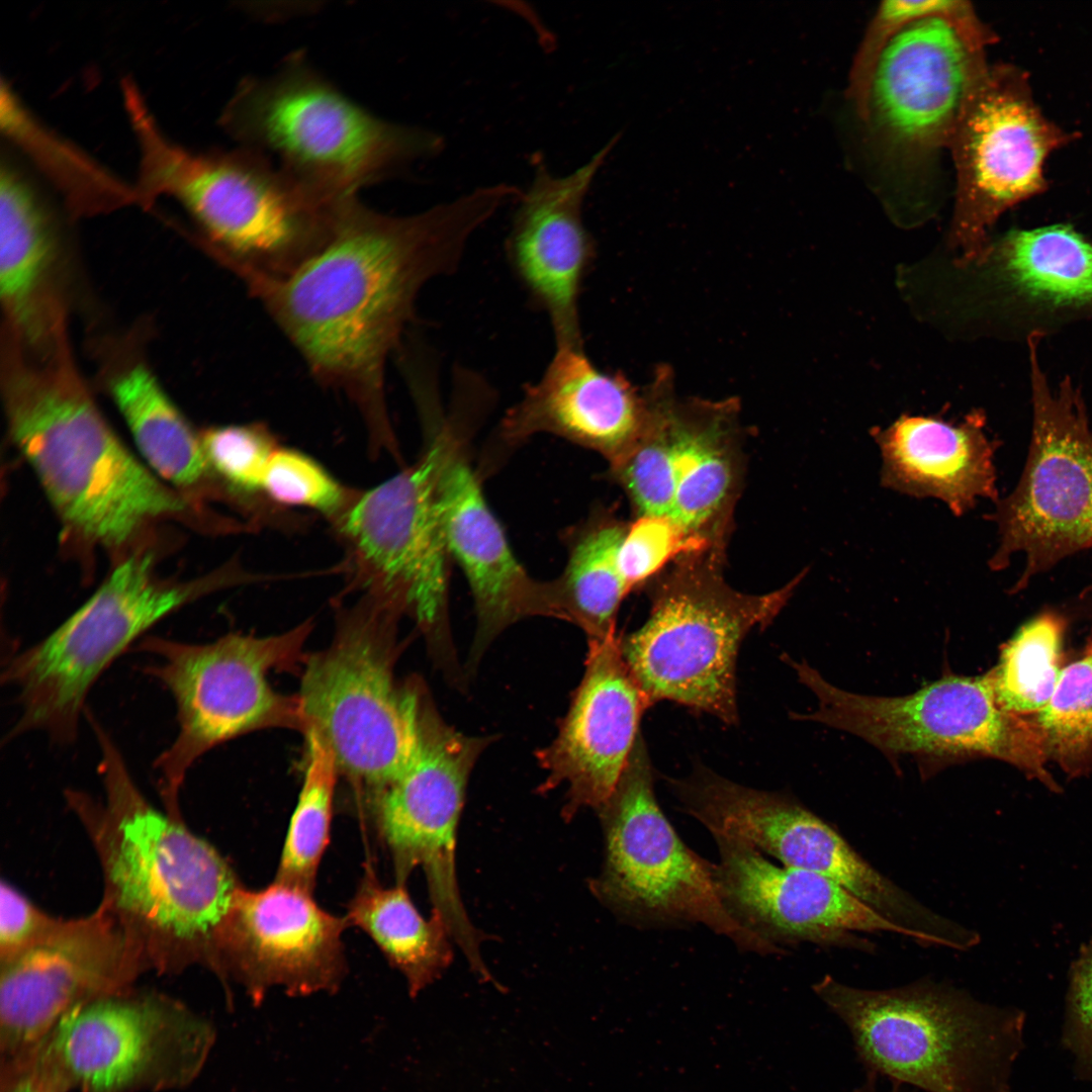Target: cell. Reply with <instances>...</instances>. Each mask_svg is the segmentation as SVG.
Instances as JSON below:
<instances>
[{"label": "cell", "instance_id": "obj_1", "mask_svg": "<svg viewBox=\"0 0 1092 1092\" xmlns=\"http://www.w3.org/2000/svg\"><path fill=\"white\" fill-rule=\"evenodd\" d=\"M517 196L516 186L499 183L402 216L350 196L336 205L323 247L289 273L235 270L315 379L354 402L373 454L400 457L385 366L403 344L421 289L452 275L473 234Z\"/></svg>", "mask_w": 1092, "mask_h": 1092}, {"label": "cell", "instance_id": "obj_2", "mask_svg": "<svg viewBox=\"0 0 1092 1092\" xmlns=\"http://www.w3.org/2000/svg\"><path fill=\"white\" fill-rule=\"evenodd\" d=\"M5 405L13 442L81 539L118 548L190 510L126 449L66 369L13 371Z\"/></svg>", "mask_w": 1092, "mask_h": 1092}, {"label": "cell", "instance_id": "obj_3", "mask_svg": "<svg viewBox=\"0 0 1092 1092\" xmlns=\"http://www.w3.org/2000/svg\"><path fill=\"white\" fill-rule=\"evenodd\" d=\"M129 121L140 151V203L177 199L234 269L285 275L328 240L338 202L265 155L245 147L191 152L169 140L147 107L134 109Z\"/></svg>", "mask_w": 1092, "mask_h": 1092}, {"label": "cell", "instance_id": "obj_4", "mask_svg": "<svg viewBox=\"0 0 1092 1092\" xmlns=\"http://www.w3.org/2000/svg\"><path fill=\"white\" fill-rule=\"evenodd\" d=\"M219 120L241 147L265 155L330 202L443 148L437 133L358 105L299 52L270 75L244 79Z\"/></svg>", "mask_w": 1092, "mask_h": 1092}, {"label": "cell", "instance_id": "obj_5", "mask_svg": "<svg viewBox=\"0 0 1092 1092\" xmlns=\"http://www.w3.org/2000/svg\"><path fill=\"white\" fill-rule=\"evenodd\" d=\"M153 562L146 551L123 559L53 632L9 656L1 679L16 691L19 713L7 741L40 732L58 745L73 743L91 689L149 629L212 590L255 580L231 565L194 581L163 582Z\"/></svg>", "mask_w": 1092, "mask_h": 1092}, {"label": "cell", "instance_id": "obj_6", "mask_svg": "<svg viewBox=\"0 0 1092 1092\" xmlns=\"http://www.w3.org/2000/svg\"><path fill=\"white\" fill-rule=\"evenodd\" d=\"M719 557L718 547L681 554L654 587L645 623L619 643L650 706L670 701L734 725L741 643L774 621L805 571L781 588L748 595L724 580Z\"/></svg>", "mask_w": 1092, "mask_h": 1092}, {"label": "cell", "instance_id": "obj_7", "mask_svg": "<svg viewBox=\"0 0 1092 1092\" xmlns=\"http://www.w3.org/2000/svg\"><path fill=\"white\" fill-rule=\"evenodd\" d=\"M399 617L364 593L339 614L331 644L306 656L297 695L303 734H315L339 774L373 794L402 771L417 746L422 687L398 688L393 675Z\"/></svg>", "mask_w": 1092, "mask_h": 1092}, {"label": "cell", "instance_id": "obj_8", "mask_svg": "<svg viewBox=\"0 0 1092 1092\" xmlns=\"http://www.w3.org/2000/svg\"><path fill=\"white\" fill-rule=\"evenodd\" d=\"M812 988L866 1073L925 1092H998L1006 1019L962 988L919 979L870 990L829 975Z\"/></svg>", "mask_w": 1092, "mask_h": 1092}, {"label": "cell", "instance_id": "obj_9", "mask_svg": "<svg viewBox=\"0 0 1092 1092\" xmlns=\"http://www.w3.org/2000/svg\"><path fill=\"white\" fill-rule=\"evenodd\" d=\"M419 459L367 490H356L332 523L346 545L351 587L412 617L442 665L456 661L448 622L451 558L439 494L442 462L454 432L434 415L422 423Z\"/></svg>", "mask_w": 1092, "mask_h": 1092}, {"label": "cell", "instance_id": "obj_10", "mask_svg": "<svg viewBox=\"0 0 1092 1092\" xmlns=\"http://www.w3.org/2000/svg\"><path fill=\"white\" fill-rule=\"evenodd\" d=\"M817 698V709L792 714L852 733L894 760L914 756L929 772L940 765L988 757L1007 762L1055 793L1060 785L1046 769L1043 737L1033 718L998 701L989 672L945 674L901 697L853 694L828 682L806 662L784 657Z\"/></svg>", "mask_w": 1092, "mask_h": 1092}, {"label": "cell", "instance_id": "obj_11", "mask_svg": "<svg viewBox=\"0 0 1092 1092\" xmlns=\"http://www.w3.org/2000/svg\"><path fill=\"white\" fill-rule=\"evenodd\" d=\"M311 629L305 621L264 637L230 633L189 643L151 635L134 645L153 657L144 671L168 690L176 707L177 734L154 761L169 795L202 755L225 741L266 728L303 733L298 696L276 692L267 675L304 662Z\"/></svg>", "mask_w": 1092, "mask_h": 1092}, {"label": "cell", "instance_id": "obj_12", "mask_svg": "<svg viewBox=\"0 0 1092 1092\" xmlns=\"http://www.w3.org/2000/svg\"><path fill=\"white\" fill-rule=\"evenodd\" d=\"M598 811L606 854L593 889L615 913L641 927L701 924L744 951L784 953L732 916L720 894L716 864L689 848L661 811L641 734Z\"/></svg>", "mask_w": 1092, "mask_h": 1092}, {"label": "cell", "instance_id": "obj_13", "mask_svg": "<svg viewBox=\"0 0 1092 1092\" xmlns=\"http://www.w3.org/2000/svg\"><path fill=\"white\" fill-rule=\"evenodd\" d=\"M214 1037L209 1021L171 1000L111 994L73 1008L1 1077L46 1092L179 1089L199 1075Z\"/></svg>", "mask_w": 1092, "mask_h": 1092}, {"label": "cell", "instance_id": "obj_14", "mask_svg": "<svg viewBox=\"0 0 1092 1092\" xmlns=\"http://www.w3.org/2000/svg\"><path fill=\"white\" fill-rule=\"evenodd\" d=\"M1039 332L1028 337L1032 432L1017 485L986 519L998 528L989 560L1005 569L1021 553L1024 568L1013 592L1064 558L1092 549V427L1069 377L1052 389L1037 359Z\"/></svg>", "mask_w": 1092, "mask_h": 1092}, {"label": "cell", "instance_id": "obj_15", "mask_svg": "<svg viewBox=\"0 0 1092 1092\" xmlns=\"http://www.w3.org/2000/svg\"><path fill=\"white\" fill-rule=\"evenodd\" d=\"M92 730L118 817L109 877L119 905L180 938L217 937L241 887L232 869L210 844L149 806L111 736L99 723Z\"/></svg>", "mask_w": 1092, "mask_h": 1092}, {"label": "cell", "instance_id": "obj_16", "mask_svg": "<svg viewBox=\"0 0 1092 1092\" xmlns=\"http://www.w3.org/2000/svg\"><path fill=\"white\" fill-rule=\"evenodd\" d=\"M417 746L405 767L374 794L378 832L391 855L397 884L422 867L433 916L465 954L479 949V935L461 902L455 843L470 772L491 737L469 736L449 725L422 688Z\"/></svg>", "mask_w": 1092, "mask_h": 1092}, {"label": "cell", "instance_id": "obj_17", "mask_svg": "<svg viewBox=\"0 0 1092 1092\" xmlns=\"http://www.w3.org/2000/svg\"><path fill=\"white\" fill-rule=\"evenodd\" d=\"M1070 139L1035 105L1024 73L1009 66L987 70L949 144L958 177L950 243L963 262H983L988 230L1004 211L1045 189L1044 162Z\"/></svg>", "mask_w": 1092, "mask_h": 1092}, {"label": "cell", "instance_id": "obj_18", "mask_svg": "<svg viewBox=\"0 0 1092 1092\" xmlns=\"http://www.w3.org/2000/svg\"><path fill=\"white\" fill-rule=\"evenodd\" d=\"M993 39L974 9L907 23L876 63L862 115L907 149L949 146L970 93L989 69L984 50Z\"/></svg>", "mask_w": 1092, "mask_h": 1092}, {"label": "cell", "instance_id": "obj_19", "mask_svg": "<svg viewBox=\"0 0 1092 1092\" xmlns=\"http://www.w3.org/2000/svg\"><path fill=\"white\" fill-rule=\"evenodd\" d=\"M311 894L276 880L263 889H238L216 939L254 1003L275 986L298 996L339 987L349 924Z\"/></svg>", "mask_w": 1092, "mask_h": 1092}, {"label": "cell", "instance_id": "obj_20", "mask_svg": "<svg viewBox=\"0 0 1092 1092\" xmlns=\"http://www.w3.org/2000/svg\"><path fill=\"white\" fill-rule=\"evenodd\" d=\"M619 136L564 176L534 160L506 240L510 267L533 306L550 323L555 346H582L579 295L594 253L582 218L590 184Z\"/></svg>", "mask_w": 1092, "mask_h": 1092}, {"label": "cell", "instance_id": "obj_21", "mask_svg": "<svg viewBox=\"0 0 1092 1092\" xmlns=\"http://www.w3.org/2000/svg\"><path fill=\"white\" fill-rule=\"evenodd\" d=\"M475 428L461 422L455 429L438 484L450 555L461 567L474 601L476 630L468 661L473 668L514 623L557 617L553 580L535 579L518 561L471 467L467 442Z\"/></svg>", "mask_w": 1092, "mask_h": 1092}, {"label": "cell", "instance_id": "obj_22", "mask_svg": "<svg viewBox=\"0 0 1092 1092\" xmlns=\"http://www.w3.org/2000/svg\"><path fill=\"white\" fill-rule=\"evenodd\" d=\"M720 861L716 878L732 916L763 939L858 946L855 932H890L911 938L845 889L817 873L777 866L746 841L714 835Z\"/></svg>", "mask_w": 1092, "mask_h": 1092}, {"label": "cell", "instance_id": "obj_23", "mask_svg": "<svg viewBox=\"0 0 1092 1092\" xmlns=\"http://www.w3.org/2000/svg\"><path fill=\"white\" fill-rule=\"evenodd\" d=\"M650 707L633 677L619 637L588 640L585 669L556 737L537 752L542 790L566 785L565 811L599 809L614 792Z\"/></svg>", "mask_w": 1092, "mask_h": 1092}, {"label": "cell", "instance_id": "obj_24", "mask_svg": "<svg viewBox=\"0 0 1092 1092\" xmlns=\"http://www.w3.org/2000/svg\"><path fill=\"white\" fill-rule=\"evenodd\" d=\"M649 412L627 380L599 369L583 346H555L540 378L527 383L503 416L495 437L514 447L537 434L555 435L614 467L639 440Z\"/></svg>", "mask_w": 1092, "mask_h": 1092}, {"label": "cell", "instance_id": "obj_25", "mask_svg": "<svg viewBox=\"0 0 1092 1092\" xmlns=\"http://www.w3.org/2000/svg\"><path fill=\"white\" fill-rule=\"evenodd\" d=\"M113 945L97 930L40 938L8 958L0 983L1 1069L26 1058L76 1006L114 994Z\"/></svg>", "mask_w": 1092, "mask_h": 1092}, {"label": "cell", "instance_id": "obj_26", "mask_svg": "<svg viewBox=\"0 0 1092 1092\" xmlns=\"http://www.w3.org/2000/svg\"><path fill=\"white\" fill-rule=\"evenodd\" d=\"M984 413L953 423L902 415L871 435L881 453V485L913 497H933L960 518L979 499L998 500L995 452Z\"/></svg>", "mask_w": 1092, "mask_h": 1092}, {"label": "cell", "instance_id": "obj_27", "mask_svg": "<svg viewBox=\"0 0 1092 1092\" xmlns=\"http://www.w3.org/2000/svg\"><path fill=\"white\" fill-rule=\"evenodd\" d=\"M724 408L676 410L675 493L669 520L697 549L719 547L735 502L739 452Z\"/></svg>", "mask_w": 1092, "mask_h": 1092}, {"label": "cell", "instance_id": "obj_28", "mask_svg": "<svg viewBox=\"0 0 1092 1092\" xmlns=\"http://www.w3.org/2000/svg\"><path fill=\"white\" fill-rule=\"evenodd\" d=\"M989 259L1027 305L1052 312L1092 310V243L1073 228L1010 232L990 246Z\"/></svg>", "mask_w": 1092, "mask_h": 1092}, {"label": "cell", "instance_id": "obj_29", "mask_svg": "<svg viewBox=\"0 0 1092 1092\" xmlns=\"http://www.w3.org/2000/svg\"><path fill=\"white\" fill-rule=\"evenodd\" d=\"M110 391L142 455L160 477L180 489L228 495L209 468L200 436L152 372L143 365L130 367L111 381Z\"/></svg>", "mask_w": 1092, "mask_h": 1092}, {"label": "cell", "instance_id": "obj_30", "mask_svg": "<svg viewBox=\"0 0 1092 1092\" xmlns=\"http://www.w3.org/2000/svg\"><path fill=\"white\" fill-rule=\"evenodd\" d=\"M628 525L604 513L567 535V561L553 579L558 619L579 627L587 640L616 636V618L631 587L619 565Z\"/></svg>", "mask_w": 1092, "mask_h": 1092}, {"label": "cell", "instance_id": "obj_31", "mask_svg": "<svg viewBox=\"0 0 1092 1092\" xmlns=\"http://www.w3.org/2000/svg\"><path fill=\"white\" fill-rule=\"evenodd\" d=\"M345 918L367 933L404 976L412 996L440 977L451 962V936L444 923L433 915L426 920L404 885L383 887L371 871L350 901Z\"/></svg>", "mask_w": 1092, "mask_h": 1092}, {"label": "cell", "instance_id": "obj_32", "mask_svg": "<svg viewBox=\"0 0 1092 1092\" xmlns=\"http://www.w3.org/2000/svg\"><path fill=\"white\" fill-rule=\"evenodd\" d=\"M53 251L50 213L24 171L3 158L0 168V288L19 327H33L37 293ZM15 324V325H16Z\"/></svg>", "mask_w": 1092, "mask_h": 1092}, {"label": "cell", "instance_id": "obj_33", "mask_svg": "<svg viewBox=\"0 0 1092 1092\" xmlns=\"http://www.w3.org/2000/svg\"><path fill=\"white\" fill-rule=\"evenodd\" d=\"M1 129L80 212L139 203L134 186L121 181L80 149L39 122L2 80Z\"/></svg>", "mask_w": 1092, "mask_h": 1092}, {"label": "cell", "instance_id": "obj_34", "mask_svg": "<svg viewBox=\"0 0 1092 1092\" xmlns=\"http://www.w3.org/2000/svg\"><path fill=\"white\" fill-rule=\"evenodd\" d=\"M1067 620L1046 610L1023 624L1006 642L990 669L993 689L1007 710L1033 718L1050 702L1064 668Z\"/></svg>", "mask_w": 1092, "mask_h": 1092}, {"label": "cell", "instance_id": "obj_35", "mask_svg": "<svg viewBox=\"0 0 1092 1092\" xmlns=\"http://www.w3.org/2000/svg\"><path fill=\"white\" fill-rule=\"evenodd\" d=\"M308 761L291 815L276 881L313 891L320 862L330 840L333 798L339 775L335 757L315 734H305Z\"/></svg>", "mask_w": 1092, "mask_h": 1092}, {"label": "cell", "instance_id": "obj_36", "mask_svg": "<svg viewBox=\"0 0 1092 1092\" xmlns=\"http://www.w3.org/2000/svg\"><path fill=\"white\" fill-rule=\"evenodd\" d=\"M202 449L216 480L257 527L276 526L283 511L262 493L267 464L279 447L261 423L210 428L200 435Z\"/></svg>", "mask_w": 1092, "mask_h": 1092}, {"label": "cell", "instance_id": "obj_37", "mask_svg": "<svg viewBox=\"0 0 1092 1092\" xmlns=\"http://www.w3.org/2000/svg\"><path fill=\"white\" fill-rule=\"evenodd\" d=\"M1033 719L1049 761L1070 778L1092 775V640L1064 666L1049 704Z\"/></svg>", "mask_w": 1092, "mask_h": 1092}, {"label": "cell", "instance_id": "obj_38", "mask_svg": "<svg viewBox=\"0 0 1092 1092\" xmlns=\"http://www.w3.org/2000/svg\"><path fill=\"white\" fill-rule=\"evenodd\" d=\"M676 408L651 406L646 426L629 454L611 467L639 517L669 519L675 493Z\"/></svg>", "mask_w": 1092, "mask_h": 1092}, {"label": "cell", "instance_id": "obj_39", "mask_svg": "<svg viewBox=\"0 0 1092 1092\" xmlns=\"http://www.w3.org/2000/svg\"><path fill=\"white\" fill-rule=\"evenodd\" d=\"M355 492L312 457L280 446L262 480V493L272 504L285 510L299 507L316 511L331 524L344 513Z\"/></svg>", "mask_w": 1092, "mask_h": 1092}, {"label": "cell", "instance_id": "obj_40", "mask_svg": "<svg viewBox=\"0 0 1092 1092\" xmlns=\"http://www.w3.org/2000/svg\"><path fill=\"white\" fill-rule=\"evenodd\" d=\"M970 3L960 0H888L875 12L855 56L849 76V95L863 113L876 63L888 40L907 23L932 14H962Z\"/></svg>", "mask_w": 1092, "mask_h": 1092}, {"label": "cell", "instance_id": "obj_41", "mask_svg": "<svg viewBox=\"0 0 1092 1092\" xmlns=\"http://www.w3.org/2000/svg\"><path fill=\"white\" fill-rule=\"evenodd\" d=\"M699 551L667 518L638 517L628 526L619 549V565L632 588L672 557Z\"/></svg>", "mask_w": 1092, "mask_h": 1092}, {"label": "cell", "instance_id": "obj_42", "mask_svg": "<svg viewBox=\"0 0 1092 1092\" xmlns=\"http://www.w3.org/2000/svg\"><path fill=\"white\" fill-rule=\"evenodd\" d=\"M39 924V917L32 905L15 888L1 883L0 889V943L12 957L26 947Z\"/></svg>", "mask_w": 1092, "mask_h": 1092}, {"label": "cell", "instance_id": "obj_43", "mask_svg": "<svg viewBox=\"0 0 1092 1092\" xmlns=\"http://www.w3.org/2000/svg\"><path fill=\"white\" fill-rule=\"evenodd\" d=\"M1072 1001L1079 1020L1092 1035V940L1076 961L1072 976Z\"/></svg>", "mask_w": 1092, "mask_h": 1092}, {"label": "cell", "instance_id": "obj_44", "mask_svg": "<svg viewBox=\"0 0 1092 1092\" xmlns=\"http://www.w3.org/2000/svg\"><path fill=\"white\" fill-rule=\"evenodd\" d=\"M0 1083V1092H46L22 1078L1 1077Z\"/></svg>", "mask_w": 1092, "mask_h": 1092}, {"label": "cell", "instance_id": "obj_45", "mask_svg": "<svg viewBox=\"0 0 1092 1092\" xmlns=\"http://www.w3.org/2000/svg\"><path fill=\"white\" fill-rule=\"evenodd\" d=\"M879 1078L874 1075L866 1074L863 1081L856 1086L852 1092H880L878 1087ZM889 1092H910L909 1089L901 1084L892 1083Z\"/></svg>", "mask_w": 1092, "mask_h": 1092}]
</instances>
